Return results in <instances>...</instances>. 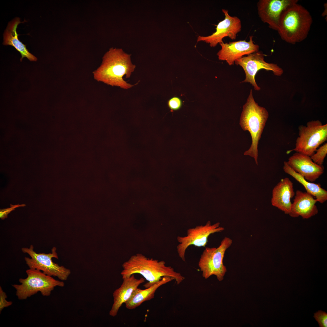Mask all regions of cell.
Returning a JSON list of instances; mask_svg holds the SVG:
<instances>
[{"instance_id":"ba28073f","label":"cell","mask_w":327,"mask_h":327,"mask_svg":"<svg viewBox=\"0 0 327 327\" xmlns=\"http://www.w3.org/2000/svg\"><path fill=\"white\" fill-rule=\"evenodd\" d=\"M21 250L31 257H25L26 263L29 268L40 270L46 275L56 277L62 281L66 280L71 274L69 269L53 261V258H58L55 247L52 248L51 253L47 254L37 253L34 251L33 246L32 245L29 248H22Z\"/></svg>"},{"instance_id":"ac0fdd59","label":"cell","mask_w":327,"mask_h":327,"mask_svg":"<svg viewBox=\"0 0 327 327\" xmlns=\"http://www.w3.org/2000/svg\"><path fill=\"white\" fill-rule=\"evenodd\" d=\"M21 22L19 18L16 17L9 22L3 34V44L4 45H10L13 46L18 51L21 55L20 61L26 57L31 61H36L37 58L29 52L26 45L23 44L18 39V35L16 29L18 25Z\"/></svg>"},{"instance_id":"9a60e30c","label":"cell","mask_w":327,"mask_h":327,"mask_svg":"<svg viewBox=\"0 0 327 327\" xmlns=\"http://www.w3.org/2000/svg\"><path fill=\"white\" fill-rule=\"evenodd\" d=\"M120 286L113 293V303L109 311V315L114 317L117 315L120 308L130 298L134 290L145 282L143 278H136L134 274L123 278Z\"/></svg>"},{"instance_id":"6da1fadb","label":"cell","mask_w":327,"mask_h":327,"mask_svg":"<svg viewBox=\"0 0 327 327\" xmlns=\"http://www.w3.org/2000/svg\"><path fill=\"white\" fill-rule=\"evenodd\" d=\"M131 56L122 48H110L103 57L100 65L93 72L94 79L113 87L131 88L136 84L128 83L123 79L124 76L129 78L136 68Z\"/></svg>"},{"instance_id":"d4e9b609","label":"cell","mask_w":327,"mask_h":327,"mask_svg":"<svg viewBox=\"0 0 327 327\" xmlns=\"http://www.w3.org/2000/svg\"><path fill=\"white\" fill-rule=\"evenodd\" d=\"M10 207L5 209H1L0 210V218L2 220H4L8 217V215L12 211L15 210V208L19 207H23L25 206V204H17L12 205L10 204Z\"/></svg>"},{"instance_id":"5b68a950","label":"cell","mask_w":327,"mask_h":327,"mask_svg":"<svg viewBox=\"0 0 327 327\" xmlns=\"http://www.w3.org/2000/svg\"><path fill=\"white\" fill-rule=\"evenodd\" d=\"M26 272L27 277L19 279L21 284L12 285L19 300L26 299L38 292L43 296H49L55 287L64 286L63 281L56 280L40 270L29 268Z\"/></svg>"},{"instance_id":"9c48e42d","label":"cell","mask_w":327,"mask_h":327,"mask_svg":"<svg viewBox=\"0 0 327 327\" xmlns=\"http://www.w3.org/2000/svg\"><path fill=\"white\" fill-rule=\"evenodd\" d=\"M220 225L219 222L212 225L209 221L204 225L197 226L194 228L188 229L186 236H178L177 240L179 244L177 247V251L182 260L185 262L186 251L190 246L205 247L211 234L223 231L224 228L220 226Z\"/></svg>"},{"instance_id":"cb8c5ba5","label":"cell","mask_w":327,"mask_h":327,"mask_svg":"<svg viewBox=\"0 0 327 327\" xmlns=\"http://www.w3.org/2000/svg\"><path fill=\"white\" fill-rule=\"evenodd\" d=\"M7 296L6 293L3 291L0 286V312L5 308L8 307L12 304V301H8L6 299Z\"/></svg>"},{"instance_id":"7a4b0ae2","label":"cell","mask_w":327,"mask_h":327,"mask_svg":"<svg viewBox=\"0 0 327 327\" xmlns=\"http://www.w3.org/2000/svg\"><path fill=\"white\" fill-rule=\"evenodd\" d=\"M122 267L121 274L122 279L134 274H140L148 281L144 285L146 288L151 286L164 276L173 278L177 285L185 279L173 267L167 266L164 261L148 258L141 253L132 256L123 263Z\"/></svg>"},{"instance_id":"2e32d148","label":"cell","mask_w":327,"mask_h":327,"mask_svg":"<svg viewBox=\"0 0 327 327\" xmlns=\"http://www.w3.org/2000/svg\"><path fill=\"white\" fill-rule=\"evenodd\" d=\"M295 195L292 181L288 177L282 179L273 189L272 205L289 214L292 205L291 199Z\"/></svg>"},{"instance_id":"d6986e66","label":"cell","mask_w":327,"mask_h":327,"mask_svg":"<svg viewBox=\"0 0 327 327\" xmlns=\"http://www.w3.org/2000/svg\"><path fill=\"white\" fill-rule=\"evenodd\" d=\"M174 279L169 276L163 277L153 285L144 289L137 288L134 292L129 299L124 303L128 309H134L144 302L153 299L157 290L160 286Z\"/></svg>"},{"instance_id":"603a6c76","label":"cell","mask_w":327,"mask_h":327,"mask_svg":"<svg viewBox=\"0 0 327 327\" xmlns=\"http://www.w3.org/2000/svg\"><path fill=\"white\" fill-rule=\"evenodd\" d=\"M182 104L181 99L176 97L170 98L167 102L168 106L172 111L179 109L182 106Z\"/></svg>"},{"instance_id":"30bf717a","label":"cell","mask_w":327,"mask_h":327,"mask_svg":"<svg viewBox=\"0 0 327 327\" xmlns=\"http://www.w3.org/2000/svg\"><path fill=\"white\" fill-rule=\"evenodd\" d=\"M264 57L263 52L259 51L243 56L235 61L236 65H239L243 68L245 73V78L242 82L250 83L256 91L260 89L255 79V76L259 70L264 69L271 71L277 76H281L283 73V69L277 64L265 61Z\"/></svg>"},{"instance_id":"5bb4252c","label":"cell","mask_w":327,"mask_h":327,"mask_svg":"<svg viewBox=\"0 0 327 327\" xmlns=\"http://www.w3.org/2000/svg\"><path fill=\"white\" fill-rule=\"evenodd\" d=\"M288 164L307 180L315 181L324 172L323 165L314 163L310 157L296 152L288 159Z\"/></svg>"},{"instance_id":"3957f363","label":"cell","mask_w":327,"mask_h":327,"mask_svg":"<svg viewBox=\"0 0 327 327\" xmlns=\"http://www.w3.org/2000/svg\"><path fill=\"white\" fill-rule=\"evenodd\" d=\"M312 21L309 12L298 3H295L282 13L277 31L283 41L295 44L306 38Z\"/></svg>"},{"instance_id":"52a82bcc","label":"cell","mask_w":327,"mask_h":327,"mask_svg":"<svg viewBox=\"0 0 327 327\" xmlns=\"http://www.w3.org/2000/svg\"><path fill=\"white\" fill-rule=\"evenodd\" d=\"M232 243L231 239L225 237L218 247L205 248L198 263V266L204 278L206 279L215 275L219 281L223 280L227 272L226 267L223 263V259L226 250Z\"/></svg>"},{"instance_id":"277c9868","label":"cell","mask_w":327,"mask_h":327,"mask_svg":"<svg viewBox=\"0 0 327 327\" xmlns=\"http://www.w3.org/2000/svg\"><path fill=\"white\" fill-rule=\"evenodd\" d=\"M268 117L266 109L255 102L251 89L246 102L243 106L239 124L243 130L249 132L252 140L250 147L245 152L244 155L253 157L257 165L259 141Z\"/></svg>"},{"instance_id":"7c38bea8","label":"cell","mask_w":327,"mask_h":327,"mask_svg":"<svg viewBox=\"0 0 327 327\" xmlns=\"http://www.w3.org/2000/svg\"><path fill=\"white\" fill-rule=\"evenodd\" d=\"M298 0H259L257 3L258 14L261 21L269 28L277 31L282 13Z\"/></svg>"},{"instance_id":"ffe728a7","label":"cell","mask_w":327,"mask_h":327,"mask_svg":"<svg viewBox=\"0 0 327 327\" xmlns=\"http://www.w3.org/2000/svg\"><path fill=\"white\" fill-rule=\"evenodd\" d=\"M283 169L285 172L292 176L301 184L306 192L314 197L318 202L323 203L327 200V191L321 187L320 184L307 181L302 176L295 171L288 164L287 161H284Z\"/></svg>"},{"instance_id":"44dd1931","label":"cell","mask_w":327,"mask_h":327,"mask_svg":"<svg viewBox=\"0 0 327 327\" xmlns=\"http://www.w3.org/2000/svg\"><path fill=\"white\" fill-rule=\"evenodd\" d=\"M327 154V143H325L319 147L315 153L310 157L312 160L315 163L320 165H323L324 160Z\"/></svg>"},{"instance_id":"7402d4cb","label":"cell","mask_w":327,"mask_h":327,"mask_svg":"<svg viewBox=\"0 0 327 327\" xmlns=\"http://www.w3.org/2000/svg\"><path fill=\"white\" fill-rule=\"evenodd\" d=\"M313 317L317 322L320 327H327V313L319 310L314 314Z\"/></svg>"},{"instance_id":"4fadbf2b","label":"cell","mask_w":327,"mask_h":327,"mask_svg":"<svg viewBox=\"0 0 327 327\" xmlns=\"http://www.w3.org/2000/svg\"><path fill=\"white\" fill-rule=\"evenodd\" d=\"M249 38L248 41L243 40L220 43L221 48L217 53L219 59L225 61L230 66L234 64L236 60L244 55L259 51V47L254 43L253 36H250Z\"/></svg>"},{"instance_id":"e0dca14e","label":"cell","mask_w":327,"mask_h":327,"mask_svg":"<svg viewBox=\"0 0 327 327\" xmlns=\"http://www.w3.org/2000/svg\"><path fill=\"white\" fill-rule=\"evenodd\" d=\"M317 202L312 195L307 192L297 190L289 215L294 218L300 216L303 219L309 218L318 213V210L315 205Z\"/></svg>"},{"instance_id":"8fae6325","label":"cell","mask_w":327,"mask_h":327,"mask_svg":"<svg viewBox=\"0 0 327 327\" xmlns=\"http://www.w3.org/2000/svg\"><path fill=\"white\" fill-rule=\"evenodd\" d=\"M225 18L216 25V31L210 35L203 36H199L197 42L203 41L209 44L211 47H216L218 43L223 42V39L228 37L235 40L237 34L241 31V22L240 19L236 16H230L228 10H222Z\"/></svg>"},{"instance_id":"8992f818","label":"cell","mask_w":327,"mask_h":327,"mask_svg":"<svg viewBox=\"0 0 327 327\" xmlns=\"http://www.w3.org/2000/svg\"><path fill=\"white\" fill-rule=\"evenodd\" d=\"M298 129L299 136L295 148L288 150L287 154L295 151L311 157L327 140V124H323L319 120L309 121L306 125L299 126Z\"/></svg>"}]
</instances>
